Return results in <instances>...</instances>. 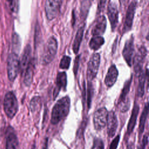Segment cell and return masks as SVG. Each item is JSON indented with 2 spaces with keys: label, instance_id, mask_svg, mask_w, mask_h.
I'll use <instances>...</instances> for the list:
<instances>
[{
  "label": "cell",
  "instance_id": "1",
  "mask_svg": "<svg viewBox=\"0 0 149 149\" xmlns=\"http://www.w3.org/2000/svg\"><path fill=\"white\" fill-rule=\"evenodd\" d=\"M70 100L66 95L58 100L54 105L51 117V123L56 125L66 117L70 110Z\"/></svg>",
  "mask_w": 149,
  "mask_h": 149
},
{
  "label": "cell",
  "instance_id": "2",
  "mask_svg": "<svg viewBox=\"0 0 149 149\" xmlns=\"http://www.w3.org/2000/svg\"><path fill=\"white\" fill-rule=\"evenodd\" d=\"M58 50V42L55 37H50L44 48L41 56V63L46 65L51 63L54 59Z\"/></svg>",
  "mask_w": 149,
  "mask_h": 149
},
{
  "label": "cell",
  "instance_id": "3",
  "mask_svg": "<svg viewBox=\"0 0 149 149\" xmlns=\"http://www.w3.org/2000/svg\"><path fill=\"white\" fill-rule=\"evenodd\" d=\"M3 109L6 116L12 119L18 111V102L15 94L12 91L8 92L3 100Z\"/></svg>",
  "mask_w": 149,
  "mask_h": 149
},
{
  "label": "cell",
  "instance_id": "4",
  "mask_svg": "<svg viewBox=\"0 0 149 149\" xmlns=\"http://www.w3.org/2000/svg\"><path fill=\"white\" fill-rule=\"evenodd\" d=\"M20 70V61L16 53H10L7 59V71L8 79L13 81L16 78Z\"/></svg>",
  "mask_w": 149,
  "mask_h": 149
},
{
  "label": "cell",
  "instance_id": "5",
  "mask_svg": "<svg viewBox=\"0 0 149 149\" xmlns=\"http://www.w3.org/2000/svg\"><path fill=\"white\" fill-rule=\"evenodd\" d=\"M147 54V48L145 46L141 45L138 48L137 51L135 54V56L133 58L132 64L133 65L134 73L137 76H139L143 71V66Z\"/></svg>",
  "mask_w": 149,
  "mask_h": 149
},
{
  "label": "cell",
  "instance_id": "6",
  "mask_svg": "<svg viewBox=\"0 0 149 149\" xmlns=\"http://www.w3.org/2000/svg\"><path fill=\"white\" fill-rule=\"evenodd\" d=\"M108 112L105 107L97 109L93 114V123L96 130H101L107 125Z\"/></svg>",
  "mask_w": 149,
  "mask_h": 149
},
{
  "label": "cell",
  "instance_id": "7",
  "mask_svg": "<svg viewBox=\"0 0 149 149\" xmlns=\"http://www.w3.org/2000/svg\"><path fill=\"white\" fill-rule=\"evenodd\" d=\"M100 64V55L99 53L95 52L92 54L87 64V74L88 81L94 79L98 73Z\"/></svg>",
  "mask_w": 149,
  "mask_h": 149
},
{
  "label": "cell",
  "instance_id": "8",
  "mask_svg": "<svg viewBox=\"0 0 149 149\" xmlns=\"http://www.w3.org/2000/svg\"><path fill=\"white\" fill-rule=\"evenodd\" d=\"M62 3V1L47 0L45 3V10L48 20H51L57 16L59 13Z\"/></svg>",
  "mask_w": 149,
  "mask_h": 149
},
{
  "label": "cell",
  "instance_id": "9",
  "mask_svg": "<svg viewBox=\"0 0 149 149\" xmlns=\"http://www.w3.org/2000/svg\"><path fill=\"white\" fill-rule=\"evenodd\" d=\"M136 1H132L127 8L123 27V33H127L132 29L136 8Z\"/></svg>",
  "mask_w": 149,
  "mask_h": 149
},
{
  "label": "cell",
  "instance_id": "10",
  "mask_svg": "<svg viewBox=\"0 0 149 149\" xmlns=\"http://www.w3.org/2000/svg\"><path fill=\"white\" fill-rule=\"evenodd\" d=\"M134 37L132 35L125 43L122 51L123 57L129 66L132 65V59L134 52Z\"/></svg>",
  "mask_w": 149,
  "mask_h": 149
},
{
  "label": "cell",
  "instance_id": "11",
  "mask_svg": "<svg viewBox=\"0 0 149 149\" xmlns=\"http://www.w3.org/2000/svg\"><path fill=\"white\" fill-rule=\"evenodd\" d=\"M107 14L111 24L112 31H114L117 26L119 18V11L117 5L115 2L110 1L107 9Z\"/></svg>",
  "mask_w": 149,
  "mask_h": 149
},
{
  "label": "cell",
  "instance_id": "12",
  "mask_svg": "<svg viewBox=\"0 0 149 149\" xmlns=\"http://www.w3.org/2000/svg\"><path fill=\"white\" fill-rule=\"evenodd\" d=\"M107 19L104 15L98 16L94 21L91 30V34L93 36H101L106 30Z\"/></svg>",
  "mask_w": 149,
  "mask_h": 149
},
{
  "label": "cell",
  "instance_id": "13",
  "mask_svg": "<svg viewBox=\"0 0 149 149\" xmlns=\"http://www.w3.org/2000/svg\"><path fill=\"white\" fill-rule=\"evenodd\" d=\"M67 86V74L65 72H60L56 78V86L54 91V100L58 96L61 90H66Z\"/></svg>",
  "mask_w": 149,
  "mask_h": 149
},
{
  "label": "cell",
  "instance_id": "14",
  "mask_svg": "<svg viewBox=\"0 0 149 149\" xmlns=\"http://www.w3.org/2000/svg\"><path fill=\"white\" fill-rule=\"evenodd\" d=\"M118 122L115 113L111 111L108 113L107 126V134L109 137H112L115 134Z\"/></svg>",
  "mask_w": 149,
  "mask_h": 149
},
{
  "label": "cell",
  "instance_id": "15",
  "mask_svg": "<svg viewBox=\"0 0 149 149\" xmlns=\"http://www.w3.org/2000/svg\"><path fill=\"white\" fill-rule=\"evenodd\" d=\"M6 149H19L18 139L11 127H9L6 133Z\"/></svg>",
  "mask_w": 149,
  "mask_h": 149
},
{
  "label": "cell",
  "instance_id": "16",
  "mask_svg": "<svg viewBox=\"0 0 149 149\" xmlns=\"http://www.w3.org/2000/svg\"><path fill=\"white\" fill-rule=\"evenodd\" d=\"M118 74L119 72L116 66L114 64L111 65L108 68L104 80V83L107 87H111L114 85L117 80Z\"/></svg>",
  "mask_w": 149,
  "mask_h": 149
},
{
  "label": "cell",
  "instance_id": "17",
  "mask_svg": "<svg viewBox=\"0 0 149 149\" xmlns=\"http://www.w3.org/2000/svg\"><path fill=\"white\" fill-rule=\"evenodd\" d=\"M31 47L30 44H27L26 45V46L24 49L21 59L20 61V70H21V73L22 74H24L31 59Z\"/></svg>",
  "mask_w": 149,
  "mask_h": 149
},
{
  "label": "cell",
  "instance_id": "18",
  "mask_svg": "<svg viewBox=\"0 0 149 149\" xmlns=\"http://www.w3.org/2000/svg\"><path fill=\"white\" fill-rule=\"evenodd\" d=\"M34 60L33 59H31L28 66L27 67L24 73V79L23 82L25 86L29 87L31 85L33 77V72L34 70Z\"/></svg>",
  "mask_w": 149,
  "mask_h": 149
},
{
  "label": "cell",
  "instance_id": "19",
  "mask_svg": "<svg viewBox=\"0 0 149 149\" xmlns=\"http://www.w3.org/2000/svg\"><path fill=\"white\" fill-rule=\"evenodd\" d=\"M139 106L136 102H134L133 108L132 111L131 116L130 118L129 121L127 124V133L129 134L132 133L136 125L137 116L139 114Z\"/></svg>",
  "mask_w": 149,
  "mask_h": 149
},
{
  "label": "cell",
  "instance_id": "20",
  "mask_svg": "<svg viewBox=\"0 0 149 149\" xmlns=\"http://www.w3.org/2000/svg\"><path fill=\"white\" fill-rule=\"evenodd\" d=\"M84 30V26H82L78 29L76 32L74 40L73 43V45H72V49H73V52L75 54H77L79 50L80 46L83 37Z\"/></svg>",
  "mask_w": 149,
  "mask_h": 149
},
{
  "label": "cell",
  "instance_id": "21",
  "mask_svg": "<svg viewBox=\"0 0 149 149\" xmlns=\"http://www.w3.org/2000/svg\"><path fill=\"white\" fill-rule=\"evenodd\" d=\"M132 79H133V75H131V77L125 81V83L124 84V86L123 87V88L121 91L118 100V103H117L118 105H120V104L123 103V102H125L127 99V94L129 92V90H130V86H131V83H132Z\"/></svg>",
  "mask_w": 149,
  "mask_h": 149
},
{
  "label": "cell",
  "instance_id": "22",
  "mask_svg": "<svg viewBox=\"0 0 149 149\" xmlns=\"http://www.w3.org/2000/svg\"><path fill=\"white\" fill-rule=\"evenodd\" d=\"M139 84L137 87V95L139 97L141 98L144 94V87L146 80L148 78V69H146V72L142 71L139 74Z\"/></svg>",
  "mask_w": 149,
  "mask_h": 149
},
{
  "label": "cell",
  "instance_id": "23",
  "mask_svg": "<svg viewBox=\"0 0 149 149\" xmlns=\"http://www.w3.org/2000/svg\"><path fill=\"white\" fill-rule=\"evenodd\" d=\"M105 40L102 36H93L90 40L89 47L93 51L100 49L104 44Z\"/></svg>",
  "mask_w": 149,
  "mask_h": 149
},
{
  "label": "cell",
  "instance_id": "24",
  "mask_svg": "<svg viewBox=\"0 0 149 149\" xmlns=\"http://www.w3.org/2000/svg\"><path fill=\"white\" fill-rule=\"evenodd\" d=\"M148 103L147 102L143 109V111L141 112L140 118V123L139 126V135L141 136V134L143 133L145 127V123L147 118L148 116Z\"/></svg>",
  "mask_w": 149,
  "mask_h": 149
},
{
  "label": "cell",
  "instance_id": "25",
  "mask_svg": "<svg viewBox=\"0 0 149 149\" xmlns=\"http://www.w3.org/2000/svg\"><path fill=\"white\" fill-rule=\"evenodd\" d=\"M90 5H91L90 1H82L81 2L80 12H81V16L82 18L84 19L86 18Z\"/></svg>",
  "mask_w": 149,
  "mask_h": 149
},
{
  "label": "cell",
  "instance_id": "26",
  "mask_svg": "<svg viewBox=\"0 0 149 149\" xmlns=\"http://www.w3.org/2000/svg\"><path fill=\"white\" fill-rule=\"evenodd\" d=\"M93 96V86L91 81L88 80L87 91V104L88 109L91 107L92 98Z\"/></svg>",
  "mask_w": 149,
  "mask_h": 149
},
{
  "label": "cell",
  "instance_id": "27",
  "mask_svg": "<svg viewBox=\"0 0 149 149\" xmlns=\"http://www.w3.org/2000/svg\"><path fill=\"white\" fill-rule=\"evenodd\" d=\"M41 103V98L38 96L34 97L30 101V108L32 112H34L36 111L38 108L40 107Z\"/></svg>",
  "mask_w": 149,
  "mask_h": 149
},
{
  "label": "cell",
  "instance_id": "28",
  "mask_svg": "<svg viewBox=\"0 0 149 149\" xmlns=\"http://www.w3.org/2000/svg\"><path fill=\"white\" fill-rule=\"evenodd\" d=\"M71 58L67 55H64L61 59L59 63V68L63 70H67L69 69L70 63Z\"/></svg>",
  "mask_w": 149,
  "mask_h": 149
},
{
  "label": "cell",
  "instance_id": "29",
  "mask_svg": "<svg viewBox=\"0 0 149 149\" xmlns=\"http://www.w3.org/2000/svg\"><path fill=\"white\" fill-rule=\"evenodd\" d=\"M12 44H13V49L18 52L20 48V40L19 35L14 33L12 36Z\"/></svg>",
  "mask_w": 149,
  "mask_h": 149
},
{
  "label": "cell",
  "instance_id": "30",
  "mask_svg": "<svg viewBox=\"0 0 149 149\" xmlns=\"http://www.w3.org/2000/svg\"><path fill=\"white\" fill-rule=\"evenodd\" d=\"M91 149H104L103 141L100 138H95Z\"/></svg>",
  "mask_w": 149,
  "mask_h": 149
},
{
  "label": "cell",
  "instance_id": "31",
  "mask_svg": "<svg viewBox=\"0 0 149 149\" xmlns=\"http://www.w3.org/2000/svg\"><path fill=\"white\" fill-rule=\"evenodd\" d=\"M9 6L11 10L13 12H17L19 9V3L18 1H9Z\"/></svg>",
  "mask_w": 149,
  "mask_h": 149
},
{
  "label": "cell",
  "instance_id": "32",
  "mask_svg": "<svg viewBox=\"0 0 149 149\" xmlns=\"http://www.w3.org/2000/svg\"><path fill=\"white\" fill-rule=\"evenodd\" d=\"M120 110L122 112H125L127 111L129 109L130 107V102L129 98H127L125 102L120 104Z\"/></svg>",
  "mask_w": 149,
  "mask_h": 149
},
{
  "label": "cell",
  "instance_id": "33",
  "mask_svg": "<svg viewBox=\"0 0 149 149\" xmlns=\"http://www.w3.org/2000/svg\"><path fill=\"white\" fill-rule=\"evenodd\" d=\"M119 139H120L119 135H118L116 137H115L112 141L109 149H116L119 144Z\"/></svg>",
  "mask_w": 149,
  "mask_h": 149
},
{
  "label": "cell",
  "instance_id": "34",
  "mask_svg": "<svg viewBox=\"0 0 149 149\" xmlns=\"http://www.w3.org/2000/svg\"><path fill=\"white\" fill-rule=\"evenodd\" d=\"M80 55H77L76 57L74 62V66H73V72L75 75L77 74V70L79 69V62H80Z\"/></svg>",
  "mask_w": 149,
  "mask_h": 149
},
{
  "label": "cell",
  "instance_id": "35",
  "mask_svg": "<svg viewBox=\"0 0 149 149\" xmlns=\"http://www.w3.org/2000/svg\"><path fill=\"white\" fill-rule=\"evenodd\" d=\"M106 2H107L106 1H99L98 5V8H97V11L98 12V13L100 12L101 11V10L104 9Z\"/></svg>",
  "mask_w": 149,
  "mask_h": 149
},
{
  "label": "cell",
  "instance_id": "36",
  "mask_svg": "<svg viewBox=\"0 0 149 149\" xmlns=\"http://www.w3.org/2000/svg\"><path fill=\"white\" fill-rule=\"evenodd\" d=\"M147 142H148V137H147V136H144L143 139V141H142L141 149H145V147L147 144Z\"/></svg>",
  "mask_w": 149,
  "mask_h": 149
}]
</instances>
